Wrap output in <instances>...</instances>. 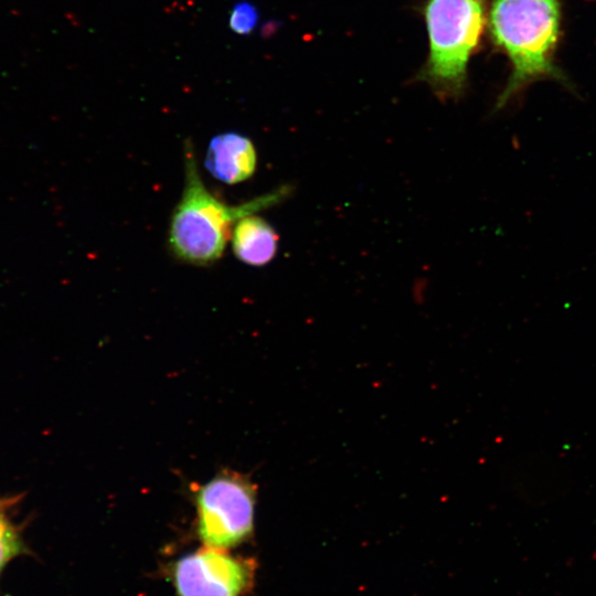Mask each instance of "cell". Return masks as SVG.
<instances>
[{
	"instance_id": "obj_8",
	"label": "cell",
	"mask_w": 596,
	"mask_h": 596,
	"mask_svg": "<svg viewBox=\"0 0 596 596\" xmlns=\"http://www.w3.org/2000/svg\"><path fill=\"white\" fill-rule=\"evenodd\" d=\"M21 498V495L0 498V575L11 560L30 555L29 548L22 537V526L14 521L15 507Z\"/></svg>"
},
{
	"instance_id": "obj_3",
	"label": "cell",
	"mask_w": 596,
	"mask_h": 596,
	"mask_svg": "<svg viewBox=\"0 0 596 596\" xmlns=\"http://www.w3.org/2000/svg\"><path fill=\"white\" fill-rule=\"evenodd\" d=\"M423 13L429 51L419 79L441 101H455L465 91L467 66L483 32V0H427Z\"/></svg>"
},
{
	"instance_id": "obj_5",
	"label": "cell",
	"mask_w": 596,
	"mask_h": 596,
	"mask_svg": "<svg viewBox=\"0 0 596 596\" xmlns=\"http://www.w3.org/2000/svg\"><path fill=\"white\" fill-rule=\"evenodd\" d=\"M256 562L228 550L204 547L166 570L177 596H246L256 583Z\"/></svg>"
},
{
	"instance_id": "obj_1",
	"label": "cell",
	"mask_w": 596,
	"mask_h": 596,
	"mask_svg": "<svg viewBox=\"0 0 596 596\" xmlns=\"http://www.w3.org/2000/svg\"><path fill=\"white\" fill-rule=\"evenodd\" d=\"M184 192L172 214L168 242L177 258L206 266L224 256L232 230L241 218L285 202L293 188L285 184L240 206H228L204 186L192 142H184Z\"/></svg>"
},
{
	"instance_id": "obj_9",
	"label": "cell",
	"mask_w": 596,
	"mask_h": 596,
	"mask_svg": "<svg viewBox=\"0 0 596 596\" xmlns=\"http://www.w3.org/2000/svg\"><path fill=\"white\" fill-rule=\"evenodd\" d=\"M258 21V13L252 4L241 1L234 6L230 15V27L238 35L246 36L253 31Z\"/></svg>"
},
{
	"instance_id": "obj_2",
	"label": "cell",
	"mask_w": 596,
	"mask_h": 596,
	"mask_svg": "<svg viewBox=\"0 0 596 596\" xmlns=\"http://www.w3.org/2000/svg\"><path fill=\"white\" fill-rule=\"evenodd\" d=\"M559 22L558 0H493L491 35L513 68L496 110H501L526 84L553 72L551 53L559 36Z\"/></svg>"
},
{
	"instance_id": "obj_6",
	"label": "cell",
	"mask_w": 596,
	"mask_h": 596,
	"mask_svg": "<svg viewBox=\"0 0 596 596\" xmlns=\"http://www.w3.org/2000/svg\"><path fill=\"white\" fill-rule=\"evenodd\" d=\"M256 147L251 140L238 132L216 136L206 152V166L214 178L226 184L250 179L256 169Z\"/></svg>"
},
{
	"instance_id": "obj_4",
	"label": "cell",
	"mask_w": 596,
	"mask_h": 596,
	"mask_svg": "<svg viewBox=\"0 0 596 596\" xmlns=\"http://www.w3.org/2000/svg\"><path fill=\"white\" fill-rule=\"evenodd\" d=\"M256 487L248 479L224 471L196 493L197 533L204 547L229 550L252 537Z\"/></svg>"
},
{
	"instance_id": "obj_7",
	"label": "cell",
	"mask_w": 596,
	"mask_h": 596,
	"mask_svg": "<svg viewBox=\"0 0 596 596\" xmlns=\"http://www.w3.org/2000/svg\"><path fill=\"white\" fill-rule=\"evenodd\" d=\"M231 241L234 256L252 266L268 264L278 253V234L268 221L256 214L243 216L236 222Z\"/></svg>"
}]
</instances>
